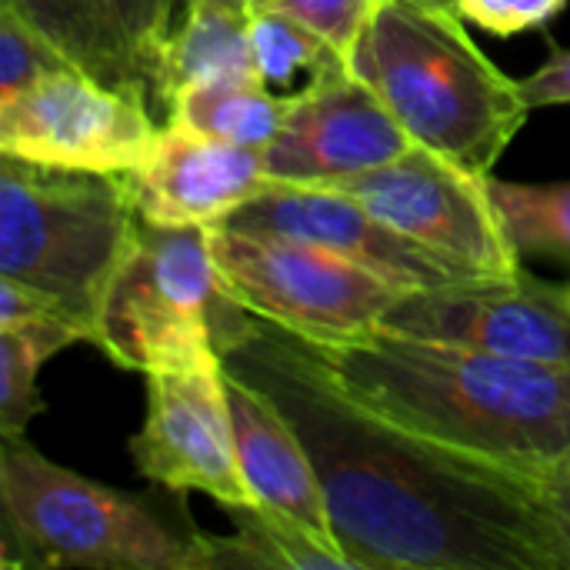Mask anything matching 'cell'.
Listing matches in <instances>:
<instances>
[{"instance_id":"obj_1","label":"cell","mask_w":570,"mask_h":570,"mask_svg":"<svg viewBox=\"0 0 570 570\" xmlns=\"http://www.w3.org/2000/svg\"><path fill=\"white\" fill-rule=\"evenodd\" d=\"M220 364L274 397L304 438L331 531L357 570H568L541 484L384 417L311 341L254 314Z\"/></svg>"},{"instance_id":"obj_2","label":"cell","mask_w":570,"mask_h":570,"mask_svg":"<svg viewBox=\"0 0 570 570\" xmlns=\"http://www.w3.org/2000/svg\"><path fill=\"white\" fill-rule=\"evenodd\" d=\"M341 384L384 417L534 484L570 471V364L371 331L314 344Z\"/></svg>"},{"instance_id":"obj_3","label":"cell","mask_w":570,"mask_h":570,"mask_svg":"<svg viewBox=\"0 0 570 570\" xmlns=\"http://www.w3.org/2000/svg\"><path fill=\"white\" fill-rule=\"evenodd\" d=\"M454 7L374 0L351 67L367 80L407 137L478 177H491L531 107L471 37Z\"/></svg>"},{"instance_id":"obj_4","label":"cell","mask_w":570,"mask_h":570,"mask_svg":"<svg viewBox=\"0 0 570 570\" xmlns=\"http://www.w3.org/2000/svg\"><path fill=\"white\" fill-rule=\"evenodd\" d=\"M177 494L137 498L0 438L3 568L207 570V541Z\"/></svg>"},{"instance_id":"obj_5","label":"cell","mask_w":570,"mask_h":570,"mask_svg":"<svg viewBox=\"0 0 570 570\" xmlns=\"http://www.w3.org/2000/svg\"><path fill=\"white\" fill-rule=\"evenodd\" d=\"M137 230L140 214L124 174L67 170L0 154V277L47 294L90 337Z\"/></svg>"},{"instance_id":"obj_6","label":"cell","mask_w":570,"mask_h":570,"mask_svg":"<svg viewBox=\"0 0 570 570\" xmlns=\"http://www.w3.org/2000/svg\"><path fill=\"white\" fill-rule=\"evenodd\" d=\"M250 317L217 271L210 227L140 220L134 250L97 311L94 347L144 377L220 367L224 347L247 331Z\"/></svg>"},{"instance_id":"obj_7","label":"cell","mask_w":570,"mask_h":570,"mask_svg":"<svg viewBox=\"0 0 570 570\" xmlns=\"http://www.w3.org/2000/svg\"><path fill=\"white\" fill-rule=\"evenodd\" d=\"M210 250L227 291L250 314L311 344L377 331L411 291L331 247L287 234L210 227Z\"/></svg>"},{"instance_id":"obj_8","label":"cell","mask_w":570,"mask_h":570,"mask_svg":"<svg viewBox=\"0 0 570 570\" xmlns=\"http://www.w3.org/2000/svg\"><path fill=\"white\" fill-rule=\"evenodd\" d=\"M327 187L357 197L384 224L468 274H511L521 267L491 200L488 177L421 144L384 167L331 180Z\"/></svg>"},{"instance_id":"obj_9","label":"cell","mask_w":570,"mask_h":570,"mask_svg":"<svg viewBox=\"0 0 570 570\" xmlns=\"http://www.w3.org/2000/svg\"><path fill=\"white\" fill-rule=\"evenodd\" d=\"M154 104L63 67L0 100V154L90 174H134L157 137Z\"/></svg>"},{"instance_id":"obj_10","label":"cell","mask_w":570,"mask_h":570,"mask_svg":"<svg viewBox=\"0 0 570 570\" xmlns=\"http://www.w3.org/2000/svg\"><path fill=\"white\" fill-rule=\"evenodd\" d=\"M381 327L518 361L570 364V291L521 267L404 291Z\"/></svg>"},{"instance_id":"obj_11","label":"cell","mask_w":570,"mask_h":570,"mask_svg":"<svg viewBox=\"0 0 570 570\" xmlns=\"http://www.w3.org/2000/svg\"><path fill=\"white\" fill-rule=\"evenodd\" d=\"M130 458L154 488L207 494L224 511L257 504L237 458L224 364L147 374V411Z\"/></svg>"},{"instance_id":"obj_12","label":"cell","mask_w":570,"mask_h":570,"mask_svg":"<svg viewBox=\"0 0 570 570\" xmlns=\"http://www.w3.org/2000/svg\"><path fill=\"white\" fill-rule=\"evenodd\" d=\"M220 227L301 237V240L331 247L411 291L438 287V284L464 281V277H481V274L461 271L458 264L404 237L401 230L384 224L371 207H364L357 197L327 184L271 180L250 204L230 214Z\"/></svg>"},{"instance_id":"obj_13","label":"cell","mask_w":570,"mask_h":570,"mask_svg":"<svg viewBox=\"0 0 570 570\" xmlns=\"http://www.w3.org/2000/svg\"><path fill=\"white\" fill-rule=\"evenodd\" d=\"M414 140L357 73L307 90L287 110L277 140L264 150L271 180L331 184L401 157Z\"/></svg>"},{"instance_id":"obj_14","label":"cell","mask_w":570,"mask_h":570,"mask_svg":"<svg viewBox=\"0 0 570 570\" xmlns=\"http://www.w3.org/2000/svg\"><path fill=\"white\" fill-rule=\"evenodd\" d=\"M127 180L140 220L157 227H220L271 184V174L264 150L167 120L157 127L147 160Z\"/></svg>"},{"instance_id":"obj_15","label":"cell","mask_w":570,"mask_h":570,"mask_svg":"<svg viewBox=\"0 0 570 570\" xmlns=\"http://www.w3.org/2000/svg\"><path fill=\"white\" fill-rule=\"evenodd\" d=\"M224 374L240 471L257 504L284 511L311 531L334 538L321 478L291 417L257 384L244 381L240 374H230L227 367Z\"/></svg>"},{"instance_id":"obj_16","label":"cell","mask_w":570,"mask_h":570,"mask_svg":"<svg viewBox=\"0 0 570 570\" xmlns=\"http://www.w3.org/2000/svg\"><path fill=\"white\" fill-rule=\"evenodd\" d=\"M73 344H94V337L67 307L0 277V438L27 434L43 411L37 384L43 364Z\"/></svg>"},{"instance_id":"obj_17","label":"cell","mask_w":570,"mask_h":570,"mask_svg":"<svg viewBox=\"0 0 570 570\" xmlns=\"http://www.w3.org/2000/svg\"><path fill=\"white\" fill-rule=\"evenodd\" d=\"M210 80H261L247 7L217 0L187 3L184 20L174 27L150 70L157 107H167L184 87Z\"/></svg>"},{"instance_id":"obj_18","label":"cell","mask_w":570,"mask_h":570,"mask_svg":"<svg viewBox=\"0 0 570 570\" xmlns=\"http://www.w3.org/2000/svg\"><path fill=\"white\" fill-rule=\"evenodd\" d=\"M47 33L83 73L154 104L150 80L117 17L114 0H0Z\"/></svg>"},{"instance_id":"obj_19","label":"cell","mask_w":570,"mask_h":570,"mask_svg":"<svg viewBox=\"0 0 570 570\" xmlns=\"http://www.w3.org/2000/svg\"><path fill=\"white\" fill-rule=\"evenodd\" d=\"M230 538L207 541V570H357L334 541L267 504L227 508Z\"/></svg>"},{"instance_id":"obj_20","label":"cell","mask_w":570,"mask_h":570,"mask_svg":"<svg viewBox=\"0 0 570 570\" xmlns=\"http://www.w3.org/2000/svg\"><path fill=\"white\" fill-rule=\"evenodd\" d=\"M294 100L274 94L261 80H210L174 94L167 104V120H180L200 134L250 150H267Z\"/></svg>"},{"instance_id":"obj_21","label":"cell","mask_w":570,"mask_h":570,"mask_svg":"<svg viewBox=\"0 0 570 570\" xmlns=\"http://www.w3.org/2000/svg\"><path fill=\"white\" fill-rule=\"evenodd\" d=\"M250 30L261 83L287 100L354 73L351 57L337 43L287 13L257 10L250 13Z\"/></svg>"},{"instance_id":"obj_22","label":"cell","mask_w":570,"mask_h":570,"mask_svg":"<svg viewBox=\"0 0 570 570\" xmlns=\"http://www.w3.org/2000/svg\"><path fill=\"white\" fill-rule=\"evenodd\" d=\"M488 190L518 257H548L570 267V180L511 184L488 177Z\"/></svg>"},{"instance_id":"obj_23","label":"cell","mask_w":570,"mask_h":570,"mask_svg":"<svg viewBox=\"0 0 570 570\" xmlns=\"http://www.w3.org/2000/svg\"><path fill=\"white\" fill-rule=\"evenodd\" d=\"M63 67H73V60L27 17L0 3V100L17 97Z\"/></svg>"},{"instance_id":"obj_24","label":"cell","mask_w":570,"mask_h":570,"mask_svg":"<svg viewBox=\"0 0 570 570\" xmlns=\"http://www.w3.org/2000/svg\"><path fill=\"white\" fill-rule=\"evenodd\" d=\"M371 7H374V0H247L250 13H257V10L287 13V17L314 27L317 33H324L347 57L361 37V27H364Z\"/></svg>"},{"instance_id":"obj_25","label":"cell","mask_w":570,"mask_h":570,"mask_svg":"<svg viewBox=\"0 0 570 570\" xmlns=\"http://www.w3.org/2000/svg\"><path fill=\"white\" fill-rule=\"evenodd\" d=\"M568 7V0H454V10L494 33V37H514L524 30H538L544 23H551L554 17H561V10Z\"/></svg>"},{"instance_id":"obj_26","label":"cell","mask_w":570,"mask_h":570,"mask_svg":"<svg viewBox=\"0 0 570 570\" xmlns=\"http://www.w3.org/2000/svg\"><path fill=\"white\" fill-rule=\"evenodd\" d=\"M117 7V17L134 43V53L150 80V70H154V60L160 53V47L167 43V37L174 33V7L177 0H114ZM154 90V83H150ZM157 104V100H154Z\"/></svg>"},{"instance_id":"obj_27","label":"cell","mask_w":570,"mask_h":570,"mask_svg":"<svg viewBox=\"0 0 570 570\" xmlns=\"http://www.w3.org/2000/svg\"><path fill=\"white\" fill-rule=\"evenodd\" d=\"M521 94L531 110L570 104V47H551V57L521 80Z\"/></svg>"},{"instance_id":"obj_28","label":"cell","mask_w":570,"mask_h":570,"mask_svg":"<svg viewBox=\"0 0 570 570\" xmlns=\"http://www.w3.org/2000/svg\"><path fill=\"white\" fill-rule=\"evenodd\" d=\"M541 494H544L548 511H551V518H554V528H558V534H561V541H564V554H568L570 570V471L541 481Z\"/></svg>"},{"instance_id":"obj_29","label":"cell","mask_w":570,"mask_h":570,"mask_svg":"<svg viewBox=\"0 0 570 570\" xmlns=\"http://www.w3.org/2000/svg\"><path fill=\"white\" fill-rule=\"evenodd\" d=\"M421 3H434V7H454V0H421Z\"/></svg>"},{"instance_id":"obj_30","label":"cell","mask_w":570,"mask_h":570,"mask_svg":"<svg viewBox=\"0 0 570 570\" xmlns=\"http://www.w3.org/2000/svg\"><path fill=\"white\" fill-rule=\"evenodd\" d=\"M187 3H194V0H187ZM217 3H237V7H247V0H217Z\"/></svg>"},{"instance_id":"obj_31","label":"cell","mask_w":570,"mask_h":570,"mask_svg":"<svg viewBox=\"0 0 570 570\" xmlns=\"http://www.w3.org/2000/svg\"><path fill=\"white\" fill-rule=\"evenodd\" d=\"M568 291H570V284H568Z\"/></svg>"}]
</instances>
